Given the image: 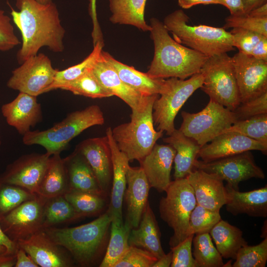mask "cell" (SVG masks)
I'll return each instance as SVG.
<instances>
[{"mask_svg": "<svg viewBox=\"0 0 267 267\" xmlns=\"http://www.w3.org/2000/svg\"><path fill=\"white\" fill-rule=\"evenodd\" d=\"M194 234H190L176 246L171 248L173 253L171 267H197L192 253Z\"/></svg>", "mask_w": 267, "mask_h": 267, "instance_id": "45", "label": "cell"}, {"mask_svg": "<svg viewBox=\"0 0 267 267\" xmlns=\"http://www.w3.org/2000/svg\"><path fill=\"white\" fill-rule=\"evenodd\" d=\"M195 169L214 174L227 182V185L239 190V183L255 178L264 179L265 175L255 161L250 151L209 162L198 160L194 164Z\"/></svg>", "mask_w": 267, "mask_h": 267, "instance_id": "11", "label": "cell"}, {"mask_svg": "<svg viewBox=\"0 0 267 267\" xmlns=\"http://www.w3.org/2000/svg\"><path fill=\"white\" fill-rule=\"evenodd\" d=\"M209 234L223 258L235 260L240 248L248 244L240 229L222 219L211 229Z\"/></svg>", "mask_w": 267, "mask_h": 267, "instance_id": "31", "label": "cell"}, {"mask_svg": "<svg viewBox=\"0 0 267 267\" xmlns=\"http://www.w3.org/2000/svg\"><path fill=\"white\" fill-rule=\"evenodd\" d=\"M75 150L87 160L106 196L112 179L111 152L107 136L88 138L80 143Z\"/></svg>", "mask_w": 267, "mask_h": 267, "instance_id": "18", "label": "cell"}, {"mask_svg": "<svg viewBox=\"0 0 267 267\" xmlns=\"http://www.w3.org/2000/svg\"><path fill=\"white\" fill-rule=\"evenodd\" d=\"M69 190L64 159L60 154L50 156L37 194L46 199L65 194Z\"/></svg>", "mask_w": 267, "mask_h": 267, "instance_id": "32", "label": "cell"}, {"mask_svg": "<svg viewBox=\"0 0 267 267\" xmlns=\"http://www.w3.org/2000/svg\"><path fill=\"white\" fill-rule=\"evenodd\" d=\"M157 260L148 251L130 245L127 251L114 267H152Z\"/></svg>", "mask_w": 267, "mask_h": 267, "instance_id": "43", "label": "cell"}, {"mask_svg": "<svg viewBox=\"0 0 267 267\" xmlns=\"http://www.w3.org/2000/svg\"><path fill=\"white\" fill-rule=\"evenodd\" d=\"M109 144L112 163V188L110 202L107 211L112 220L123 222L122 207L124 194L127 187L126 174L129 166L127 156L118 148L112 135V128L106 130Z\"/></svg>", "mask_w": 267, "mask_h": 267, "instance_id": "24", "label": "cell"}, {"mask_svg": "<svg viewBox=\"0 0 267 267\" xmlns=\"http://www.w3.org/2000/svg\"><path fill=\"white\" fill-rule=\"evenodd\" d=\"M247 14L258 18L267 17V3L251 10Z\"/></svg>", "mask_w": 267, "mask_h": 267, "instance_id": "57", "label": "cell"}, {"mask_svg": "<svg viewBox=\"0 0 267 267\" xmlns=\"http://www.w3.org/2000/svg\"><path fill=\"white\" fill-rule=\"evenodd\" d=\"M228 200L226 211L234 216L246 214L253 217H267V186L247 192H240L225 186Z\"/></svg>", "mask_w": 267, "mask_h": 267, "instance_id": "25", "label": "cell"}, {"mask_svg": "<svg viewBox=\"0 0 267 267\" xmlns=\"http://www.w3.org/2000/svg\"><path fill=\"white\" fill-rule=\"evenodd\" d=\"M233 267H265L267 262V238L259 244L242 246L238 250Z\"/></svg>", "mask_w": 267, "mask_h": 267, "instance_id": "40", "label": "cell"}, {"mask_svg": "<svg viewBox=\"0 0 267 267\" xmlns=\"http://www.w3.org/2000/svg\"><path fill=\"white\" fill-rule=\"evenodd\" d=\"M63 159L68 180V192H88L105 196L92 169L80 153L75 150Z\"/></svg>", "mask_w": 267, "mask_h": 267, "instance_id": "26", "label": "cell"}, {"mask_svg": "<svg viewBox=\"0 0 267 267\" xmlns=\"http://www.w3.org/2000/svg\"><path fill=\"white\" fill-rule=\"evenodd\" d=\"M232 60L240 103L267 92V61L239 51Z\"/></svg>", "mask_w": 267, "mask_h": 267, "instance_id": "15", "label": "cell"}, {"mask_svg": "<svg viewBox=\"0 0 267 267\" xmlns=\"http://www.w3.org/2000/svg\"><path fill=\"white\" fill-rule=\"evenodd\" d=\"M36 195L21 187L0 182V217Z\"/></svg>", "mask_w": 267, "mask_h": 267, "instance_id": "41", "label": "cell"}, {"mask_svg": "<svg viewBox=\"0 0 267 267\" xmlns=\"http://www.w3.org/2000/svg\"><path fill=\"white\" fill-rule=\"evenodd\" d=\"M81 218L64 195L47 199L44 211L43 229Z\"/></svg>", "mask_w": 267, "mask_h": 267, "instance_id": "34", "label": "cell"}, {"mask_svg": "<svg viewBox=\"0 0 267 267\" xmlns=\"http://www.w3.org/2000/svg\"><path fill=\"white\" fill-rule=\"evenodd\" d=\"M244 14L251 10L267 3V0H242Z\"/></svg>", "mask_w": 267, "mask_h": 267, "instance_id": "55", "label": "cell"}, {"mask_svg": "<svg viewBox=\"0 0 267 267\" xmlns=\"http://www.w3.org/2000/svg\"><path fill=\"white\" fill-rule=\"evenodd\" d=\"M103 45V43L98 42L93 45L91 52L81 62L61 71L57 70L48 91L58 89L60 85L78 78L90 70L100 56Z\"/></svg>", "mask_w": 267, "mask_h": 267, "instance_id": "37", "label": "cell"}, {"mask_svg": "<svg viewBox=\"0 0 267 267\" xmlns=\"http://www.w3.org/2000/svg\"><path fill=\"white\" fill-rule=\"evenodd\" d=\"M175 154V149L170 145L156 143L139 161L150 187L159 192L166 191L172 181L171 173Z\"/></svg>", "mask_w": 267, "mask_h": 267, "instance_id": "21", "label": "cell"}, {"mask_svg": "<svg viewBox=\"0 0 267 267\" xmlns=\"http://www.w3.org/2000/svg\"><path fill=\"white\" fill-rule=\"evenodd\" d=\"M1 112L8 125L22 135L43 119L42 106L37 96L22 92L11 101L3 104Z\"/></svg>", "mask_w": 267, "mask_h": 267, "instance_id": "19", "label": "cell"}, {"mask_svg": "<svg viewBox=\"0 0 267 267\" xmlns=\"http://www.w3.org/2000/svg\"><path fill=\"white\" fill-rule=\"evenodd\" d=\"M165 192L159 208L161 218L174 232L169 241L172 248L188 236L190 216L197 203L186 178L172 181Z\"/></svg>", "mask_w": 267, "mask_h": 267, "instance_id": "7", "label": "cell"}, {"mask_svg": "<svg viewBox=\"0 0 267 267\" xmlns=\"http://www.w3.org/2000/svg\"><path fill=\"white\" fill-rule=\"evenodd\" d=\"M157 95L141 112H132L131 121L112 129V135L119 149L130 161L142 160L152 150L164 132L156 130L152 117L153 105Z\"/></svg>", "mask_w": 267, "mask_h": 267, "instance_id": "6", "label": "cell"}, {"mask_svg": "<svg viewBox=\"0 0 267 267\" xmlns=\"http://www.w3.org/2000/svg\"><path fill=\"white\" fill-rule=\"evenodd\" d=\"M146 0H109L113 24L130 25L144 32L150 31L151 27L144 19Z\"/></svg>", "mask_w": 267, "mask_h": 267, "instance_id": "30", "label": "cell"}, {"mask_svg": "<svg viewBox=\"0 0 267 267\" xmlns=\"http://www.w3.org/2000/svg\"><path fill=\"white\" fill-rule=\"evenodd\" d=\"M57 70L50 59L43 53L31 56L13 70L7 82L12 89L38 96L48 92Z\"/></svg>", "mask_w": 267, "mask_h": 267, "instance_id": "12", "label": "cell"}, {"mask_svg": "<svg viewBox=\"0 0 267 267\" xmlns=\"http://www.w3.org/2000/svg\"><path fill=\"white\" fill-rule=\"evenodd\" d=\"M102 54L121 80L141 94L145 96L160 95L164 91L166 86L165 79L152 78L146 73L140 72L133 66L120 62L107 52L102 50Z\"/></svg>", "mask_w": 267, "mask_h": 267, "instance_id": "27", "label": "cell"}, {"mask_svg": "<svg viewBox=\"0 0 267 267\" xmlns=\"http://www.w3.org/2000/svg\"><path fill=\"white\" fill-rule=\"evenodd\" d=\"M219 4L226 7L232 16L244 14L242 0H218Z\"/></svg>", "mask_w": 267, "mask_h": 267, "instance_id": "52", "label": "cell"}, {"mask_svg": "<svg viewBox=\"0 0 267 267\" xmlns=\"http://www.w3.org/2000/svg\"><path fill=\"white\" fill-rule=\"evenodd\" d=\"M237 121L267 113V92L246 102L240 103L233 111Z\"/></svg>", "mask_w": 267, "mask_h": 267, "instance_id": "46", "label": "cell"}, {"mask_svg": "<svg viewBox=\"0 0 267 267\" xmlns=\"http://www.w3.org/2000/svg\"><path fill=\"white\" fill-rule=\"evenodd\" d=\"M178 4L183 9H188L200 4H219V1L218 0H178Z\"/></svg>", "mask_w": 267, "mask_h": 267, "instance_id": "54", "label": "cell"}, {"mask_svg": "<svg viewBox=\"0 0 267 267\" xmlns=\"http://www.w3.org/2000/svg\"><path fill=\"white\" fill-rule=\"evenodd\" d=\"M173 258L172 251L165 254L153 264L152 267H171Z\"/></svg>", "mask_w": 267, "mask_h": 267, "instance_id": "56", "label": "cell"}, {"mask_svg": "<svg viewBox=\"0 0 267 267\" xmlns=\"http://www.w3.org/2000/svg\"><path fill=\"white\" fill-rule=\"evenodd\" d=\"M186 178L193 190L197 204L210 210L220 211L227 203L226 187L223 180L217 176L195 169Z\"/></svg>", "mask_w": 267, "mask_h": 267, "instance_id": "22", "label": "cell"}, {"mask_svg": "<svg viewBox=\"0 0 267 267\" xmlns=\"http://www.w3.org/2000/svg\"><path fill=\"white\" fill-rule=\"evenodd\" d=\"M182 122L178 129L201 147L224 133L237 121L235 114L223 105L210 100L201 111H182Z\"/></svg>", "mask_w": 267, "mask_h": 267, "instance_id": "10", "label": "cell"}, {"mask_svg": "<svg viewBox=\"0 0 267 267\" xmlns=\"http://www.w3.org/2000/svg\"><path fill=\"white\" fill-rule=\"evenodd\" d=\"M16 263V254L11 256L0 255V267H14Z\"/></svg>", "mask_w": 267, "mask_h": 267, "instance_id": "58", "label": "cell"}, {"mask_svg": "<svg viewBox=\"0 0 267 267\" xmlns=\"http://www.w3.org/2000/svg\"><path fill=\"white\" fill-rule=\"evenodd\" d=\"M104 123L103 112L97 105L69 113L62 121L43 131H30L23 135L26 145H39L52 155L60 154L69 142L84 131Z\"/></svg>", "mask_w": 267, "mask_h": 267, "instance_id": "5", "label": "cell"}, {"mask_svg": "<svg viewBox=\"0 0 267 267\" xmlns=\"http://www.w3.org/2000/svg\"><path fill=\"white\" fill-rule=\"evenodd\" d=\"M17 243L39 267H70L75 265L69 253L55 243L43 229Z\"/></svg>", "mask_w": 267, "mask_h": 267, "instance_id": "16", "label": "cell"}, {"mask_svg": "<svg viewBox=\"0 0 267 267\" xmlns=\"http://www.w3.org/2000/svg\"><path fill=\"white\" fill-rule=\"evenodd\" d=\"M11 18L0 8V51H8L20 44Z\"/></svg>", "mask_w": 267, "mask_h": 267, "instance_id": "48", "label": "cell"}, {"mask_svg": "<svg viewBox=\"0 0 267 267\" xmlns=\"http://www.w3.org/2000/svg\"><path fill=\"white\" fill-rule=\"evenodd\" d=\"M51 156L46 152L20 157L0 175V182L16 185L37 194Z\"/></svg>", "mask_w": 267, "mask_h": 267, "instance_id": "14", "label": "cell"}, {"mask_svg": "<svg viewBox=\"0 0 267 267\" xmlns=\"http://www.w3.org/2000/svg\"><path fill=\"white\" fill-rule=\"evenodd\" d=\"M251 150L266 154L267 145L238 133L227 132L202 146L198 157L209 162Z\"/></svg>", "mask_w": 267, "mask_h": 267, "instance_id": "20", "label": "cell"}, {"mask_svg": "<svg viewBox=\"0 0 267 267\" xmlns=\"http://www.w3.org/2000/svg\"><path fill=\"white\" fill-rule=\"evenodd\" d=\"M233 45L237 48L239 52L247 55H251V52L264 35L252 31L240 28H233L230 31Z\"/></svg>", "mask_w": 267, "mask_h": 267, "instance_id": "47", "label": "cell"}, {"mask_svg": "<svg viewBox=\"0 0 267 267\" xmlns=\"http://www.w3.org/2000/svg\"><path fill=\"white\" fill-rule=\"evenodd\" d=\"M221 219L220 211L210 210L196 204L190 216L188 236L209 233Z\"/></svg>", "mask_w": 267, "mask_h": 267, "instance_id": "42", "label": "cell"}, {"mask_svg": "<svg viewBox=\"0 0 267 267\" xmlns=\"http://www.w3.org/2000/svg\"><path fill=\"white\" fill-rule=\"evenodd\" d=\"M90 71L98 82L113 95L123 100L132 109V112H141L154 97L144 95L123 82L117 73L105 60L102 51L92 66Z\"/></svg>", "mask_w": 267, "mask_h": 267, "instance_id": "17", "label": "cell"}, {"mask_svg": "<svg viewBox=\"0 0 267 267\" xmlns=\"http://www.w3.org/2000/svg\"><path fill=\"white\" fill-rule=\"evenodd\" d=\"M1 136H0V146L1 145Z\"/></svg>", "mask_w": 267, "mask_h": 267, "instance_id": "60", "label": "cell"}, {"mask_svg": "<svg viewBox=\"0 0 267 267\" xmlns=\"http://www.w3.org/2000/svg\"><path fill=\"white\" fill-rule=\"evenodd\" d=\"M58 89L70 91L75 95L91 98H102L113 96L98 82L90 69L78 78L60 85Z\"/></svg>", "mask_w": 267, "mask_h": 267, "instance_id": "36", "label": "cell"}, {"mask_svg": "<svg viewBox=\"0 0 267 267\" xmlns=\"http://www.w3.org/2000/svg\"><path fill=\"white\" fill-rule=\"evenodd\" d=\"M150 26L154 53L146 72L149 76L184 80L200 73L208 57L176 42L157 18H151Z\"/></svg>", "mask_w": 267, "mask_h": 267, "instance_id": "2", "label": "cell"}, {"mask_svg": "<svg viewBox=\"0 0 267 267\" xmlns=\"http://www.w3.org/2000/svg\"><path fill=\"white\" fill-rule=\"evenodd\" d=\"M200 88L210 99L233 111L240 103L232 57L227 53L208 57L200 72Z\"/></svg>", "mask_w": 267, "mask_h": 267, "instance_id": "8", "label": "cell"}, {"mask_svg": "<svg viewBox=\"0 0 267 267\" xmlns=\"http://www.w3.org/2000/svg\"><path fill=\"white\" fill-rule=\"evenodd\" d=\"M64 196L80 218L100 213L105 205L104 196L90 193L69 191Z\"/></svg>", "mask_w": 267, "mask_h": 267, "instance_id": "38", "label": "cell"}, {"mask_svg": "<svg viewBox=\"0 0 267 267\" xmlns=\"http://www.w3.org/2000/svg\"><path fill=\"white\" fill-rule=\"evenodd\" d=\"M201 73L187 79L170 78L166 80L164 91L160 94L153 105L152 117L157 130L171 135L175 130L174 121L176 115L190 96L203 83Z\"/></svg>", "mask_w": 267, "mask_h": 267, "instance_id": "9", "label": "cell"}, {"mask_svg": "<svg viewBox=\"0 0 267 267\" xmlns=\"http://www.w3.org/2000/svg\"><path fill=\"white\" fill-rule=\"evenodd\" d=\"M18 248L17 243L10 239L3 232L0 226V255H15Z\"/></svg>", "mask_w": 267, "mask_h": 267, "instance_id": "50", "label": "cell"}, {"mask_svg": "<svg viewBox=\"0 0 267 267\" xmlns=\"http://www.w3.org/2000/svg\"><path fill=\"white\" fill-rule=\"evenodd\" d=\"M192 244V255L197 267L224 266L222 258L214 245L209 233L196 234Z\"/></svg>", "mask_w": 267, "mask_h": 267, "instance_id": "35", "label": "cell"}, {"mask_svg": "<svg viewBox=\"0 0 267 267\" xmlns=\"http://www.w3.org/2000/svg\"><path fill=\"white\" fill-rule=\"evenodd\" d=\"M124 199L127 205L126 220L133 228L138 226L146 207L151 188L142 169L128 167Z\"/></svg>", "mask_w": 267, "mask_h": 267, "instance_id": "23", "label": "cell"}, {"mask_svg": "<svg viewBox=\"0 0 267 267\" xmlns=\"http://www.w3.org/2000/svg\"><path fill=\"white\" fill-rule=\"evenodd\" d=\"M251 55L256 59L267 61V37H262L253 49Z\"/></svg>", "mask_w": 267, "mask_h": 267, "instance_id": "53", "label": "cell"}, {"mask_svg": "<svg viewBox=\"0 0 267 267\" xmlns=\"http://www.w3.org/2000/svg\"><path fill=\"white\" fill-rule=\"evenodd\" d=\"M112 220L107 211L91 222L79 226H51L43 230L69 253L75 264L91 267L97 263L107 247Z\"/></svg>", "mask_w": 267, "mask_h": 267, "instance_id": "3", "label": "cell"}, {"mask_svg": "<svg viewBox=\"0 0 267 267\" xmlns=\"http://www.w3.org/2000/svg\"><path fill=\"white\" fill-rule=\"evenodd\" d=\"M96 1V0H89V14L92 19L93 24L91 36L93 45L98 42L103 43L102 32L97 17Z\"/></svg>", "mask_w": 267, "mask_h": 267, "instance_id": "49", "label": "cell"}, {"mask_svg": "<svg viewBox=\"0 0 267 267\" xmlns=\"http://www.w3.org/2000/svg\"><path fill=\"white\" fill-rule=\"evenodd\" d=\"M189 17L182 9L165 17L164 26L178 43L207 57L234 50L232 37L223 27L188 24Z\"/></svg>", "mask_w": 267, "mask_h": 267, "instance_id": "4", "label": "cell"}, {"mask_svg": "<svg viewBox=\"0 0 267 267\" xmlns=\"http://www.w3.org/2000/svg\"><path fill=\"white\" fill-rule=\"evenodd\" d=\"M160 238L158 224L148 202L138 226L131 230L129 243L148 251L158 259L165 254Z\"/></svg>", "mask_w": 267, "mask_h": 267, "instance_id": "28", "label": "cell"}, {"mask_svg": "<svg viewBox=\"0 0 267 267\" xmlns=\"http://www.w3.org/2000/svg\"><path fill=\"white\" fill-rule=\"evenodd\" d=\"M132 227L125 221L119 222L112 221L110 238L106 251L99 264L100 267H114L128 250L129 238Z\"/></svg>", "mask_w": 267, "mask_h": 267, "instance_id": "33", "label": "cell"}, {"mask_svg": "<svg viewBox=\"0 0 267 267\" xmlns=\"http://www.w3.org/2000/svg\"><path fill=\"white\" fill-rule=\"evenodd\" d=\"M223 28H240L258 33L267 37V17L258 18L244 14L240 16L230 15L225 19Z\"/></svg>", "mask_w": 267, "mask_h": 267, "instance_id": "44", "label": "cell"}, {"mask_svg": "<svg viewBox=\"0 0 267 267\" xmlns=\"http://www.w3.org/2000/svg\"><path fill=\"white\" fill-rule=\"evenodd\" d=\"M163 140L176 150L174 159L175 179L186 178L194 170V164L201 146L195 140L177 129Z\"/></svg>", "mask_w": 267, "mask_h": 267, "instance_id": "29", "label": "cell"}, {"mask_svg": "<svg viewBox=\"0 0 267 267\" xmlns=\"http://www.w3.org/2000/svg\"><path fill=\"white\" fill-rule=\"evenodd\" d=\"M15 5L19 11L12 9L11 15L22 36L17 53L19 63L37 55L43 46L55 52L63 51L65 30L52 1L43 4L36 0H16Z\"/></svg>", "mask_w": 267, "mask_h": 267, "instance_id": "1", "label": "cell"}, {"mask_svg": "<svg viewBox=\"0 0 267 267\" xmlns=\"http://www.w3.org/2000/svg\"><path fill=\"white\" fill-rule=\"evenodd\" d=\"M36 0L43 4L48 3L52 1L51 0Z\"/></svg>", "mask_w": 267, "mask_h": 267, "instance_id": "59", "label": "cell"}, {"mask_svg": "<svg viewBox=\"0 0 267 267\" xmlns=\"http://www.w3.org/2000/svg\"><path fill=\"white\" fill-rule=\"evenodd\" d=\"M47 199L38 194L0 217V226L12 240L17 242L43 229L44 211Z\"/></svg>", "mask_w": 267, "mask_h": 267, "instance_id": "13", "label": "cell"}, {"mask_svg": "<svg viewBox=\"0 0 267 267\" xmlns=\"http://www.w3.org/2000/svg\"><path fill=\"white\" fill-rule=\"evenodd\" d=\"M227 132L238 133L267 145V113L237 121Z\"/></svg>", "mask_w": 267, "mask_h": 267, "instance_id": "39", "label": "cell"}, {"mask_svg": "<svg viewBox=\"0 0 267 267\" xmlns=\"http://www.w3.org/2000/svg\"><path fill=\"white\" fill-rule=\"evenodd\" d=\"M14 267H39V266L22 248L18 246L16 253V263Z\"/></svg>", "mask_w": 267, "mask_h": 267, "instance_id": "51", "label": "cell"}]
</instances>
